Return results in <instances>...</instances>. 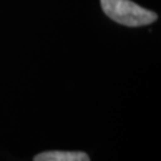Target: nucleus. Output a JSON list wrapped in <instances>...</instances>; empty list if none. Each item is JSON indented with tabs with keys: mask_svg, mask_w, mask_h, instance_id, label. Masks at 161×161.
Wrapping results in <instances>:
<instances>
[{
	"mask_svg": "<svg viewBox=\"0 0 161 161\" xmlns=\"http://www.w3.org/2000/svg\"><path fill=\"white\" fill-rule=\"evenodd\" d=\"M34 161H90L85 152H63V150H48L39 153Z\"/></svg>",
	"mask_w": 161,
	"mask_h": 161,
	"instance_id": "f03ea898",
	"label": "nucleus"
},
{
	"mask_svg": "<svg viewBox=\"0 0 161 161\" xmlns=\"http://www.w3.org/2000/svg\"><path fill=\"white\" fill-rule=\"evenodd\" d=\"M106 16L126 27L148 26L157 20V14L142 8L130 0H101Z\"/></svg>",
	"mask_w": 161,
	"mask_h": 161,
	"instance_id": "f257e3e1",
	"label": "nucleus"
}]
</instances>
